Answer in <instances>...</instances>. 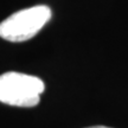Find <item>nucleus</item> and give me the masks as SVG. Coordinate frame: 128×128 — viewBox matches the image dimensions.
Wrapping results in <instances>:
<instances>
[{
    "mask_svg": "<svg viewBox=\"0 0 128 128\" xmlns=\"http://www.w3.org/2000/svg\"><path fill=\"white\" fill-rule=\"evenodd\" d=\"M44 90V82L36 76L14 71L0 75V102L6 104L34 107Z\"/></svg>",
    "mask_w": 128,
    "mask_h": 128,
    "instance_id": "obj_1",
    "label": "nucleus"
},
{
    "mask_svg": "<svg viewBox=\"0 0 128 128\" xmlns=\"http://www.w3.org/2000/svg\"><path fill=\"white\" fill-rule=\"evenodd\" d=\"M51 14V10L44 5L18 11L0 24V37L10 42L28 40L44 28Z\"/></svg>",
    "mask_w": 128,
    "mask_h": 128,
    "instance_id": "obj_2",
    "label": "nucleus"
},
{
    "mask_svg": "<svg viewBox=\"0 0 128 128\" xmlns=\"http://www.w3.org/2000/svg\"><path fill=\"white\" fill-rule=\"evenodd\" d=\"M88 128H110V127H106V126H92V127H88Z\"/></svg>",
    "mask_w": 128,
    "mask_h": 128,
    "instance_id": "obj_3",
    "label": "nucleus"
}]
</instances>
